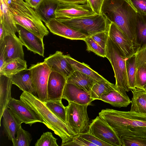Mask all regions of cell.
Returning a JSON list of instances; mask_svg holds the SVG:
<instances>
[{
    "instance_id": "cell-1",
    "label": "cell",
    "mask_w": 146,
    "mask_h": 146,
    "mask_svg": "<svg viewBox=\"0 0 146 146\" xmlns=\"http://www.w3.org/2000/svg\"><path fill=\"white\" fill-rule=\"evenodd\" d=\"M98 115L119 137L128 136L146 138V113L107 108L102 110Z\"/></svg>"
},
{
    "instance_id": "cell-2",
    "label": "cell",
    "mask_w": 146,
    "mask_h": 146,
    "mask_svg": "<svg viewBox=\"0 0 146 146\" xmlns=\"http://www.w3.org/2000/svg\"><path fill=\"white\" fill-rule=\"evenodd\" d=\"M101 14L114 23L133 42L138 50L136 30L137 12L129 0H104Z\"/></svg>"
},
{
    "instance_id": "cell-3",
    "label": "cell",
    "mask_w": 146,
    "mask_h": 146,
    "mask_svg": "<svg viewBox=\"0 0 146 146\" xmlns=\"http://www.w3.org/2000/svg\"><path fill=\"white\" fill-rule=\"evenodd\" d=\"M20 98L28 107L42 118L46 123V126L60 137L62 141L61 145L70 141L77 135L37 97L29 93L23 92Z\"/></svg>"
},
{
    "instance_id": "cell-4",
    "label": "cell",
    "mask_w": 146,
    "mask_h": 146,
    "mask_svg": "<svg viewBox=\"0 0 146 146\" xmlns=\"http://www.w3.org/2000/svg\"><path fill=\"white\" fill-rule=\"evenodd\" d=\"M16 24L19 25L43 39L49 31L33 8L23 0H6Z\"/></svg>"
},
{
    "instance_id": "cell-5",
    "label": "cell",
    "mask_w": 146,
    "mask_h": 146,
    "mask_svg": "<svg viewBox=\"0 0 146 146\" xmlns=\"http://www.w3.org/2000/svg\"><path fill=\"white\" fill-rule=\"evenodd\" d=\"M57 19L62 23L87 36H90L99 32H108L110 23L106 17L101 14H95L72 19Z\"/></svg>"
},
{
    "instance_id": "cell-6",
    "label": "cell",
    "mask_w": 146,
    "mask_h": 146,
    "mask_svg": "<svg viewBox=\"0 0 146 146\" xmlns=\"http://www.w3.org/2000/svg\"><path fill=\"white\" fill-rule=\"evenodd\" d=\"M105 50L106 57L110 62L114 73L115 86L126 92L131 91L129 87L127 74V58L109 36Z\"/></svg>"
},
{
    "instance_id": "cell-7",
    "label": "cell",
    "mask_w": 146,
    "mask_h": 146,
    "mask_svg": "<svg viewBox=\"0 0 146 146\" xmlns=\"http://www.w3.org/2000/svg\"><path fill=\"white\" fill-rule=\"evenodd\" d=\"M88 105L71 102L66 107V124L77 135L88 131L90 123L87 111Z\"/></svg>"
},
{
    "instance_id": "cell-8",
    "label": "cell",
    "mask_w": 146,
    "mask_h": 146,
    "mask_svg": "<svg viewBox=\"0 0 146 146\" xmlns=\"http://www.w3.org/2000/svg\"><path fill=\"white\" fill-rule=\"evenodd\" d=\"M36 96L44 103L47 97V86L51 70L44 62L32 65L29 68Z\"/></svg>"
},
{
    "instance_id": "cell-9",
    "label": "cell",
    "mask_w": 146,
    "mask_h": 146,
    "mask_svg": "<svg viewBox=\"0 0 146 146\" xmlns=\"http://www.w3.org/2000/svg\"><path fill=\"white\" fill-rule=\"evenodd\" d=\"M88 132L112 146H122L120 137L112 128L99 116L90 123Z\"/></svg>"
},
{
    "instance_id": "cell-10",
    "label": "cell",
    "mask_w": 146,
    "mask_h": 146,
    "mask_svg": "<svg viewBox=\"0 0 146 146\" xmlns=\"http://www.w3.org/2000/svg\"><path fill=\"white\" fill-rule=\"evenodd\" d=\"M8 108L22 123H24L31 126L33 124L39 122L46 125L42 118L20 99L17 100L12 98L9 102Z\"/></svg>"
},
{
    "instance_id": "cell-11",
    "label": "cell",
    "mask_w": 146,
    "mask_h": 146,
    "mask_svg": "<svg viewBox=\"0 0 146 146\" xmlns=\"http://www.w3.org/2000/svg\"><path fill=\"white\" fill-rule=\"evenodd\" d=\"M56 19H72L94 15L88 3L84 4L60 2L55 11Z\"/></svg>"
},
{
    "instance_id": "cell-12",
    "label": "cell",
    "mask_w": 146,
    "mask_h": 146,
    "mask_svg": "<svg viewBox=\"0 0 146 146\" xmlns=\"http://www.w3.org/2000/svg\"><path fill=\"white\" fill-rule=\"evenodd\" d=\"M108 33L109 37L126 58L132 56L137 51L133 42L113 23H110Z\"/></svg>"
},
{
    "instance_id": "cell-13",
    "label": "cell",
    "mask_w": 146,
    "mask_h": 146,
    "mask_svg": "<svg viewBox=\"0 0 146 146\" xmlns=\"http://www.w3.org/2000/svg\"><path fill=\"white\" fill-rule=\"evenodd\" d=\"M19 38L28 50L44 57V45L42 39L21 25L16 24Z\"/></svg>"
},
{
    "instance_id": "cell-14",
    "label": "cell",
    "mask_w": 146,
    "mask_h": 146,
    "mask_svg": "<svg viewBox=\"0 0 146 146\" xmlns=\"http://www.w3.org/2000/svg\"><path fill=\"white\" fill-rule=\"evenodd\" d=\"M53 34L72 40H84L88 37L85 34L66 25L57 19H52L45 23Z\"/></svg>"
},
{
    "instance_id": "cell-15",
    "label": "cell",
    "mask_w": 146,
    "mask_h": 146,
    "mask_svg": "<svg viewBox=\"0 0 146 146\" xmlns=\"http://www.w3.org/2000/svg\"><path fill=\"white\" fill-rule=\"evenodd\" d=\"M66 83V78L63 75L57 72L51 71L47 83L46 101L62 100Z\"/></svg>"
},
{
    "instance_id": "cell-16",
    "label": "cell",
    "mask_w": 146,
    "mask_h": 146,
    "mask_svg": "<svg viewBox=\"0 0 146 146\" xmlns=\"http://www.w3.org/2000/svg\"><path fill=\"white\" fill-rule=\"evenodd\" d=\"M51 71L58 72L67 78L74 70L65 57L61 51H57L44 60Z\"/></svg>"
},
{
    "instance_id": "cell-17",
    "label": "cell",
    "mask_w": 146,
    "mask_h": 146,
    "mask_svg": "<svg viewBox=\"0 0 146 146\" xmlns=\"http://www.w3.org/2000/svg\"><path fill=\"white\" fill-rule=\"evenodd\" d=\"M62 99L66 100L68 103L82 105H89L93 101L89 93L74 85L67 83L64 87Z\"/></svg>"
},
{
    "instance_id": "cell-18",
    "label": "cell",
    "mask_w": 146,
    "mask_h": 146,
    "mask_svg": "<svg viewBox=\"0 0 146 146\" xmlns=\"http://www.w3.org/2000/svg\"><path fill=\"white\" fill-rule=\"evenodd\" d=\"M4 42L6 52L5 63L17 58L24 60L23 45L15 34L7 35L4 37Z\"/></svg>"
},
{
    "instance_id": "cell-19",
    "label": "cell",
    "mask_w": 146,
    "mask_h": 146,
    "mask_svg": "<svg viewBox=\"0 0 146 146\" xmlns=\"http://www.w3.org/2000/svg\"><path fill=\"white\" fill-rule=\"evenodd\" d=\"M100 100L112 106L119 108L126 107L131 103L126 92L117 87L110 92L102 94Z\"/></svg>"
},
{
    "instance_id": "cell-20",
    "label": "cell",
    "mask_w": 146,
    "mask_h": 146,
    "mask_svg": "<svg viewBox=\"0 0 146 146\" xmlns=\"http://www.w3.org/2000/svg\"><path fill=\"white\" fill-rule=\"evenodd\" d=\"M3 131L9 139L12 141L22 123L8 108L4 111L2 116Z\"/></svg>"
},
{
    "instance_id": "cell-21",
    "label": "cell",
    "mask_w": 146,
    "mask_h": 146,
    "mask_svg": "<svg viewBox=\"0 0 146 146\" xmlns=\"http://www.w3.org/2000/svg\"><path fill=\"white\" fill-rule=\"evenodd\" d=\"M60 1L57 0H42L34 9L41 20L45 23L55 19V11Z\"/></svg>"
},
{
    "instance_id": "cell-22",
    "label": "cell",
    "mask_w": 146,
    "mask_h": 146,
    "mask_svg": "<svg viewBox=\"0 0 146 146\" xmlns=\"http://www.w3.org/2000/svg\"><path fill=\"white\" fill-rule=\"evenodd\" d=\"M10 78L0 75V124L5 110L8 108L9 102L12 98L11 88L13 84Z\"/></svg>"
},
{
    "instance_id": "cell-23",
    "label": "cell",
    "mask_w": 146,
    "mask_h": 146,
    "mask_svg": "<svg viewBox=\"0 0 146 146\" xmlns=\"http://www.w3.org/2000/svg\"><path fill=\"white\" fill-rule=\"evenodd\" d=\"M10 78L13 84L17 86L23 92L29 93L36 96L32 80L31 72L29 69L21 71Z\"/></svg>"
},
{
    "instance_id": "cell-24",
    "label": "cell",
    "mask_w": 146,
    "mask_h": 146,
    "mask_svg": "<svg viewBox=\"0 0 146 146\" xmlns=\"http://www.w3.org/2000/svg\"><path fill=\"white\" fill-rule=\"evenodd\" d=\"M98 81L80 72L74 71L66 78L67 83L72 84L90 94L94 85Z\"/></svg>"
},
{
    "instance_id": "cell-25",
    "label": "cell",
    "mask_w": 146,
    "mask_h": 146,
    "mask_svg": "<svg viewBox=\"0 0 146 146\" xmlns=\"http://www.w3.org/2000/svg\"><path fill=\"white\" fill-rule=\"evenodd\" d=\"M0 22L3 24L7 35L15 34L18 32L17 29L6 0H0Z\"/></svg>"
},
{
    "instance_id": "cell-26",
    "label": "cell",
    "mask_w": 146,
    "mask_h": 146,
    "mask_svg": "<svg viewBox=\"0 0 146 146\" xmlns=\"http://www.w3.org/2000/svg\"><path fill=\"white\" fill-rule=\"evenodd\" d=\"M27 68V62L17 58L5 63L0 69V75L11 78L12 76Z\"/></svg>"
},
{
    "instance_id": "cell-27",
    "label": "cell",
    "mask_w": 146,
    "mask_h": 146,
    "mask_svg": "<svg viewBox=\"0 0 146 146\" xmlns=\"http://www.w3.org/2000/svg\"><path fill=\"white\" fill-rule=\"evenodd\" d=\"M131 91L133 97L130 111L146 113V91L136 88Z\"/></svg>"
},
{
    "instance_id": "cell-28",
    "label": "cell",
    "mask_w": 146,
    "mask_h": 146,
    "mask_svg": "<svg viewBox=\"0 0 146 146\" xmlns=\"http://www.w3.org/2000/svg\"><path fill=\"white\" fill-rule=\"evenodd\" d=\"M65 57L74 71H77L82 73L98 81L106 79L98 72L91 68L87 64L76 60L71 57L69 54L65 55Z\"/></svg>"
},
{
    "instance_id": "cell-29",
    "label": "cell",
    "mask_w": 146,
    "mask_h": 146,
    "mask_svg": "<svg viewBox=\"0 0 146 146\" xmlns=\"http://www.w3.org/2000/svg\"><path fill=\"white\" fill-rule=\"evenodd\" d=\"M137 15L136 36L138 51L146 47V15L138 13Z\"/></svg>"
},
{
    "instance_id": "cell-30",
    "label": "cell",
    "mask_w": 146,
    "mask_h": 146,
    "mask_svg": "<svg viewBox=\"0 0 146 146\" xmlns=\"http://www.w3.org/2000/svg\"><path fill=\"white\" fill-rule=\"evenodd\" d=\"M115 84L110 82L106 79L97 82L93 86L90 95L93 101L100 100L102 95L115 89Z\"/></svg>"
},
{
    "instance_id": "cell-31",
    "label": "cell",
    "mask_w": 146,
    "mask_h": 146,
    "mask_svg": "<svg viewBox=\"0 0 146 146\" xmlns=\"http://www.w3.org/2000/svg\"><path fill=\"white\" fill-rule=\"evenodd\" d=\"M62 100L47 101L44 103L56 116L66 124V108Z\"/></svg>"
},
{
    "instance_id": "cell-32",
    "label": "cell",
    "mask_w": 146,
    "mask_h": 146,
    "mask_svg": "<svg viewBox=\"0 0 146 146\" xmlns=\"http://www.w3.org/2000/svg\"><path fill=\"white\" fill-rule=\"evenodd\" d=\"M126 66L129 87L132 90L136 88L135 76L136 64L135 54L127 59Z\"/></svg>"
},
{
    "instance_id": "cell-33",
    "label": "cell",
    "mask_w": 146,
    "mask_h": 146,
    "mask_svg": "<svg viewBox=\"0 0 146 146\" xmlns=\"http://www.w3.org/2000/svg\"><path fill=\"white\" fill-rule=\"evenodd\" d=\"M17 136L12 141L13 146H29L32 140V136L28 131L20 126L16 133Z\"/></svg>"
},
{
    "instance_id": "cell-34",
    "label": "cell",
    "mask_w": 146,
    "mask_h": 146,
    "mask_svg": "<svg viewBox=\"0 0 146 146\" xmlns=\"http://www.w3.org/2000/svg\"><path fill=\"white\" fill-rule=\"evenodd\" d=\"M136 64L135 87L143 89V86L146 84V66L143 64Z\"/></svg>"
},
{
    "instance_id": "cell-35",
    "label": "cell",
    "mask_w": 146,
    "mask_h": 146,
    "mask_svg": "<svg viewBox=\"0 0 146 146\" xmlns=\"http://www.w3.org/2000/svg\"><path fill=\"white\" fill-rule=\"evenodd\" d=\"M84 41L87 46V50L92 52L100 56L106 57L105 49L102 47L91 36L87 37Z\"/></svg>"
},
{
    "instance_id": "cell-36",
    "label": "cell",
    "mask_w": 146,
    "mask_h": 146,
    "mask_svg": "<svg viewBox=\"0 0 146 146\" xmlns=\"http://www.w3.org/2000/svg\"><path fill=\"white\" fill-rule=\"evenodd\" d=\"M57 139L50 132L43 133L35 144V146H58Z\"/></svg>"
},
{
    "instance_id": "cell-37",
    "label": "cell",
    "mask_w": 146,
    "mask_h": 146,
    "mask_svg": "<svg viewBox=\"0 0 146 146\" xmlns=\"http://www.w3.org/2000/svg\"><path fill=\"white\" fill-rule=\"evenodd\" d=\"M122 146H146V138L128 136L120 137Z\"/></svg>"
},
{
    "instance_id": "cell-38",
    "label": "cell",
    "mask_w": 146,
    "mask_h": 146,
    "mask_svg": "<svg viewBox=\"0 0 146 146\" xmlns=\"http://www.w3.org/2000/svg\"><path fill=\"white\" fill-rule=\"evenodd\" d=\"M62 146H96L78 135L74 136L70 141L61 145Z\"/></svg>"
},
{
    "instance_id": "cell-39",
    "label": "cell",
    "mask_w": 146,
    "mask_h": 146,
    "mask_svg": "<svg viewBox=\"0 0 146 146\" xmlns=\"http://www.w3.org/2000/svg\"><path fill=\"white\" fill-rule=\"evenodd\" d=\"M90 142L95 145L96 146H111V145L100 140L89 132L78 134Z\"/></svg>"
},
{
    "instance_id": "cell-40",
    "label": "cell",
    "mask_w": 146,
    "mask_h": 146,
    "mask_svg": "<svg viewBox=\"0 0 146 146\" xmlns=\"http://www.w3.org/2000/svg\"><path fill=\"white\" fill-rule=\"evenodd\" d=\"M90 36L102 47L105 49L109 37L108 32L104 31L98 33Z\"/></svg>"
},
{
    "instance_id": "cell-41",
    "label": "cell",
    "mask_w": 146,
    "mask_h": 146,
    "mask_svg": "<svg viewBox=\"0 0 146 146\" xmlns=\"http://www.w3.org/2000/svg\"><path fill=\"white\" fill-rule=\"evenodd\" d=\"M137 13L146 15V0H129Z\"/></svg>"
},
{
    "instance_id": "cell-42",
    "label": "cell",
    "mask_w": 146,
    "mask_h": 146,
    "mask_svg": "<svg viewBox=\"0 0 146 146\" xmlns=\"http://www.w3.org/2000/svg\"><path fill=\"white\" fill-rule=\"evenodd\" d=\"M104 0H87V3L96 14H101V10Z\"/></svg>"
},
{
    "instance_id": "cell-43",
    "label": "cell",
    "mask_w": 146,
    "mask_h": 146,
    "mask_svg": "<svg viewBox=\"0 0 146 146\" xmlns=\"http://www.w3.org/2000/svg\"><path fill=\"white\" fill-rule=\"evenodd\" d=\"M136 64H143L146 66V47L135 54Z\"/></svg>"
},
{
    "instance_id": "cell-44",
    "label": "cell",
    "mask_w": 146,
    "mask_h": 146,
    "mask_svg": "<svg viewBox=\"0 0 146 146\" xmlns=\"http://www.w3.org/2000/svg\"><path fill=\"white\" fill-rule=\"evenodd\" d=\"M6 52L4 41L0 43V69L5 62Z\"/></svg>"
},
{
    "instance_id": "cell-45",
    "label": "cell",
    "mask_w": 146,
    "mask_h": 146,
    "mask_svg": "<svg viewBox=\"0 0 146 146\" xmlns=\"http://www.w3.org/2000/svg\"><path fill=\"white\" fill-rule=\"evenodd\" d=\"M42 0H25L26 2L30 7L35 9L40 4Z\"/></svg>"
},
{
    "instance_id": "cell-46",
    "label": "cell",
    "mask_w": 146,
    "mask_h": 146,
    "mask_svg": "<svg viewBox=\"0 0 146 146\" xmlns=\"http://www.w3.org/2000/svg\"><path fill=\"white\" fill-rule=\"evenodd\" d=\"M7 35L5 30L3 24L1 23H0V43L4 41L5 36Z\"/></svg>"
},
{
    "instance_id": "cell-47",
    "label": "cell",
    "mask_w": 146,
    "mask_h": 146,
    "mask_svg": "<svg viewBox=\"0 0 146 146\" xmlns=\"http://www.w3.org/2000/svg\"><path fill=\"white\" fill-rule=\"evenodd\" d=\"M60 2L76 3L78 4H84L87 3V0H57Z\"/></svg>"
},
{
    "instance_id": "cell-48",
    "label": "cell",
    "mask_w": 146,
    "mask_h": 146,
    "mask_svg": "<svg viewBox=\"0 0 146 146\" xmlns=\"http://www.w3.org/2000/svg\"><path fill=\"white\" fill-rule=\"evenodd\" d=\"M143 90L146 91V84L143 86Z\"/></svg>"
}]
</instances>
